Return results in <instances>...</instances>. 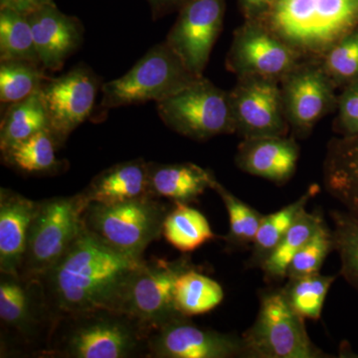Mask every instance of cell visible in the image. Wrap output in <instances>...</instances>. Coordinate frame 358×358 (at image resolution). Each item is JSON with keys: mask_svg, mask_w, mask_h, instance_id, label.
I'll list each match as a JSON object with an SVG mask.
<instances>
[{"mask_svg": "<svg viewBox=\"0 0 358 358\" xmlns=\"http://www.w3.org/2000/svg\"><path fill=\"white\" fill-rule=\"evenodd\" d=\"M280 83L287 121L299 136H307L338 106L336 85L320 61H301Z\"/></svg>", "mask_w": 358, "mask_h": 358, "instance_id": "13", "label": "cell"}, {"mask_svg": "<svg viewBox=\"0 0 358 358\" xmlns=\"http://www.w3.org/2000/svg\"><path fill=\"white\" fill-rule=\"evenodd\" d=\"M324 222V220L319 212L310 213L303 209L279 245L261 265L266 279L275 281L286 278L289 263L294 255Z\"/></svg>", "mask_w": 358, "mask_h": 358, "instance_id": "27", "label": "cell"}, {"mask_svg": "<svg viewBox=\"0 0 358 358\" xmlns=\"http://www.w3.org/2000/svg\"><path fill=\"white\" fill-rule=\"evenodd\" d=\"M148 357L152 358L244 357L243 341L195 326L189 317L171 320L150 334Z\"/></svg>", "mask_w": 358, "mask_h": 358, "instance_id": "16", "label": "cell"}, {"mask_svg": "<svg viewBox=\"0 0 358 358\" xmlns=\"http://www.w3.org/2000/svg\"><path fill=\"white\" fill-rule=\"evenodd\" d=\"M102 82L95 72L85 64L69 72L48 78L40 89L50 131L64 145L70 134L93 114L96 95Z\"/></svg>", "mask_w": 358, "mask_h": 358, "instance_id": "12", "label": "cell"}, {"mask_svg": "<svg viewBox=\"0 0 358 358\" xmlns=\"http://www.w3.org/2000/svg\"><path fill=\"white\" fill-rule=\"evenodd\" d=\"M157 110L167 128L192 140L206 141L235 133L229 92L204 76L157 103Z\"/></svg>", "mask_w": 358, "mask_h": 358, "instance_id": "9", "label": "cell"}, {"mask_svg": "<svg viewBox=\"0 0 358 358\" xmlns=\"http://www.w3.org/2000/svg\"><path fill=\"white\" fill-rule=\"evenodd\" d=\"M229 93L235 133L243 140L284 136L288 133L279 81L262 77L238 78L236 86Z\"/></svg>", "mask_w": 358, "mask_h": 358, "instance_id": "14", "label": "cell"}, {"mask_svg": "<svg viewBox=\"0 0 358 358\" xmlns=\"http://www.w3.org/2000/svg\"><path fill=\"white\" fill-rule=\"evenodd\" d=\"M299 157L300 148L294 138L263 136L244 138L235 162L244 173L284 185L294 176Z\"/></svg>", "mask_w": 358, "mask_h": 358, "instance_id": "18", "label": "cell"}, {"mask_svg": "<svg viewBox=\"0 0 358 358\" xmlns=\"http://www.w3.org/2000/svg\"><path fill=\"white\" fill-rule=\"evenodd\" d=\"M38 201L0 188V274L20 275Z\"/></svg>", "mask_w": 358, "mask_h": 358, "instance_id": "19", "label": "cell"}, {"mask_svg": "<svg viewBox=\"0 0 358 358\" xmlns=\"http://www.w3.org/2000/svg\"><path fill=\"white\" fill-rule=\"evenodd\" d=\"M334 251L341 259V274L358 292V217L348 211L331 212Z\"/></svg>", "mask_w": 358, "mask_h": 358, "instance_id": "33", "label": "cell"}, {"mask_svg": "<svg viewBox=\"0 0 358 358\" xmlns=\"http://www.w3.org/2000/svg\"><path fill=\"white\" fill-rule=\"evenodd\" d=\"M87 207L80 192L38 201L20 275L39 279L67 253L85 229Z\"/></svg>", "mask_w": 358, "mask_h": 358, "instance_id": "6", "label": "cell"}, {"mask_svg": "<svg viewBox=\"0 0 358 358\" xmlns=\"http://www.w3.org/2000/svg\"><path fill=\"white\" fill-rule=\"evenodd\" d=\"M324 183L329 195L358 217V134L329 141Z\"/></svg>", "mask_w": 358, "mask_h": 358, "instance_id": "21", "label": "cell"}, {"mask_svg": "<svg viewBox=\"0 0 358 358\" xmlns=\"http://www.w3.org/2000/svg\"><path fill=\"white\" fill-rule=\"evenodd\" d=\"M13 60L42 66L27 16L0 8V62Z\"/></svg>", "mask_w": 358, "mask_h": 358, "instance_id": "29", "label": "cell"}, {"mask_svg": "<svg viewBox=\"0 0 358 358\" xmlns=\"http://www.w3.org/2000/svg\"><path fill=\"white\" fill-rule=\"evenodd\" d=\"M41 65L26 61L0 62V103L1 110L20 102L41 89L48 79Z\"/></svg>", "mask_w": 358, "mask_h": 358, "instance_id": "30", "label": "cell"}, {"mask_svg": "<svg viewBox=\"0 0 358 358\" xmlns=\"http://www.w3.org/2000/svg\"><path fill=\"white\" fill-rule=\"evenodd\" d=\"M215 181L211 171L192 162L166 164L150 162V194L173 203L195 201L207 189H212Z\"/></svg>", "mask_w": 358, "mask_h": 358, "instance_id": "22", "label": "cell"}, {"mask_svg": "<svg viewBox=\"0 0 358 358\" xmlns=\"http://www.w3.org/2000/svg\"><path fill=\"white\" fill-rule=\"evenodd\" d=\"M40 62L46 71L62 69L66 61L84 42V25L76 16L68 15L55 3L27 16Z\"/></svg>", "mask_w": 358, "mask_h": 358, "instance_id": "17", "label": "cell"}, {"mask_svg": "<svg viewBox=\"0 0 358 358\" xmlns=\"http://www.w3.org/2000/svg\"><path fill=\"white\" fill-rule=\"evenodd\" d=\"M336 279V275H324L320 273L305 275L289 280L282 292L294 312L303 319L317 320L322 315L327 293Z\"/></svg>", "mask_w": 358, "mask_h": 358, "instance_id": "31", "label": "cell"}, {"mask_svg": "<svg viewBox=\"0 0 358 358\" xmlns=\"http://www.w3.org/2000/svg\"><path fill=\"white\" fill-rule=\"evenodd\" d=\"M225 205L229 215V232L224 239L230 248H243L253 244L257 232L264 218V214L244 203L217 180L213 188Z\"/></svg>", "mask_w": 358, "mask_h": 358, "instance_id": "32", "label": "cell"}, {"mask_svg": "<svg viewBox=\"0 0 358 358\" xmlns=\"http://www.w3.org/2000/svg\"><path fill=\"white\" fill-rule=\"evenodd\" d=\"M274 0H241L247 20H258L262 18L272 6Z\"/></svg>", "mask_w": 358, "mask_h": 358, "instance_id": "39", "label": "cell"}, {"mask_svg": "<svg viewBox=\"0 0 358 358\" xmlns=\"http://www.w3.org/2000/svg\"><path fill=\"white\" fill-rule=\"evenodd\" d=\"M303 322L282 289L265 292L255 322L242 336L244 357H326L310 341Z\"/></svg>", "mask_w": 358, "mask_h": 358, "instance_id": "7", "label": "cell"}, {"mask_svg": "<svg viewBox=\"0 0 358 358\" xmlns=\"http://www.w3.org/2000/svg\"><path fill=\"white\" fill-rule=\"evenodd\" d=\"M303 59L259 20H247L234 33L227 69L242 77L281 82Z\"/></svg>", "mask_w": 358, "mask_h": 358, "instance_id": "11", "label": "cell"}, {"mask_svg": "<svg viewBox=\"0 0 358 358\" xmlns=\"http://www.w3.org/2000/svg\"><path fill=\"white\" fill-rule=\"evenodd\" d=\"M200 78L164 40L152 47L126 74L103 83L101 110L162 102Z\"/></svg>", "mask_w": 358, "mask_h": 358, "instance_id": "4", "label": "cell"}, {"mask_svg": "<svg viewBox=\"0 0 358 358\" xmlns=\"http://www.w3.org/2000/svg\"><path fill=\"white\" fill-rule=\"evenodd\" d=\"M152 10L154 20H159L167 14L179 10L188 0H147Z\"/></svg>", "mask_w": 358, "mask_h": 358, "instance_id": "38", "label": "cell"}, {"mask_svg": "<svg viewBox=\"0 0 358 358\" xmlns=\"http://www.w3.org/2000/svg\"><path fill=\"white\" fill-rule=\"evenodd\" d=\"M169 211L164 202L152 195L117 204L90 203L84 226L110 248L143 260L145 249L162 236Z\"/></svg>", "mask_w": 358, "mask_h": 358, "instance_id": "5", "label": "cell"}, {"mask_svg": "<svg viewBox=\"0 0 358 358\" xmlns=\"http://www.w3.org/2000/svg\"><path fill=\"white\" fill-rule=\"evenodd\" d=\"M224 0H188L167 34L166 43L197 76H203L222 29Z\"/></svg>", "mask_w": 358, "mask_h": 358, "instance_id": "15", "label": "cell"}, {"mask_svg": "<svg viewBox=\"0 0 358 358\" xmlns=\"http://www.w3.org/2000/svg\"><path fill=\"white\" fill-rule=\"evenodd\" d=\"M80 193L88 205L117 204L152 195L150 162L136 159L114 164L96 174Z\"/></svg>", "mask_w": 358, "mask_h": 358, "instance_id": "20", "label": "cell"}, {"mask_svg": "<svg viewBox=\"0 0 358 358\" xmlns=\"http://www.w3.org/2000/svg\"><path fill=\"white\" fill-rule=\"evenodd\" d=\"M189 256L174 261L143 260L129 278L117 310L126 313L155 331L171 320L185 317L176 303V284L179 275L193 267Z\"/></svg>", "mask_w": 358, "mask_h": 358, "instance_id": "8", "label": "cell"}, {"mask_svg": "<svg viewBox=\"0 0 358 358\" xmlns=\"http://www.w3.org/2000/svg\"><path fill=\"white\" fill-rule=\"evenodd\" d=\"M0 124V150L20 143L35 134L50 129L40 90L25 100L7 106Z\"/></svg>", "mask_w": 358, "mask_h": 358, "instance_id": "24", "label": "cell"}, {"mask_svg": "<svg viewBox=\"0 0 358 358\" xmlns=\"http://www.w3.org/2000/svg\"><path fill=\"white\" fill-rule=\"evenodd\" d=\"M152 333L121 310H89L59 319L44 353L66 358L148 357Z\"/></svg>", "mask_w": 358, "mask_h": 358, "instance_id": "3", "label": "cell"}, {"mask_svg": "<svg viewBox=\"0 0 358 358\" xmlns=\"http://www.w3.org/2000/svg\"><path fill=\"white\" fill-rule=\"evenodd\" d=\"M174 296L178 312L190 317L217 308L223 301L224 291L217 281L201 274L193 266L179 275Z\"/></svg>", "mask_w": 358, "mask_h": 358, "instance_id": "26", "label": "cell"}, {"mask_svg": "<svg viewBox=\"0 0 358 358\" xmlns=\"http://www.w3.org/2000/svg\"><path fill=\"white\" fill-rule=\"evenodd\" d=\"M61 147L50 129H45L2 150L1 160L6 166L25 176H55L64 171L66 164L56 155Z\"/></svg>", "mask_w": 358, "mask_h": 358, "instance_id": "23", "label": "cell"}, {"mask_svg": "<svg viewBox=\"0 0 358 358\" xmlns=\"http://www.w3.org/2000/svg\"><path fill=\"white\" fill-rule=\"evenodd\" d=\"M331 251H334L333 230L324 222L294 255L289 263L287 278L289 280L298 279L320 273L322 264Z\"/></svg>", "mask_w": 358, "mask_h": 358, "instance_id": "34", "label": "cell"}, {"mask_svg": "<svg viewBox=\"0 0 358 358\" xmlns=\"http://www.w3.org/2000/svg\"><path fill=\"white\" fill-rule=\"evenodd\" d=\"M258 20L303 60L320 61L358 29V0H274Z\"/></svg>", "mask_w": 358, "mask_h": 358, "instance_id": "2", "label": "cell"}, {"mask_svg": "<svg viewBox=\"0 0 358 358\" xmlns=\"http://www.w3.org/2000/svg\"><path fill=\"white\" fill-rule=\"evenodd\" d=\"M55 3L54 0H0V8L11 9L28 16L42 7Z\"/></svg>", "mask_w": 358, "mask_h": 358, "instance_id": "37", "label": "cell"}, {"mask_svg": "<svg viewBox=\"0 0 358 358\" xmlns=\"http://www.w3.org/2000/svg\"><path fill=\"white\" fill-rule=\"evenodd\" d=\"M336 131L341 136L358 134V80L345 86L338 98Z\"/></svg>", "mask_w": 358, "mask_h": 358, "instance_id": "36", "label": "cell"}, {"mask_svg": "<svg viewBox=\"0 0 358 358\" xmlns=\"http://www.w3.org/2000/svg\"><path fill=\"white\" fill-rule=\"evenodd\" d=\"M143 261L115 251L84 229L39 280L58 322L89 310H117L129 278Z\"/></svg>", "mask_w": 358, "mask_h": 358, "instance_id": "1", "label": "cell"}, {"mask_svg": "<svg viewBox=\"0 0 358 358\" xmlns=\"http://www.w3.org/2000/svg\"><path fill=\"white\" fill-rule=\"evenodd\" d=\"M0 320L6 331L27 345L49 343L57 324L39 279L0 275Z\"/></svg>", "mask_w": 358, "mask_h": 358, "instance_id": "10", "label": "cell"}, {"mask_svg": "<svg viewBox=\"0 0 358 358\" xmlns=\"http://www.w3.org/2000/svg\"><path fill=\"white\" fill-rule=\"evenodd\" d=\"M319 192V186L308 188L301 199L287 205L281 210L264 216L262 223L257 232L253 242L251 264L253 266L262 265L264 261L272 254L275 247L285 236L289 227L293 225L301 211L306 209L308 202Z\"/></svg>", "mask_w": 358, "mask_h": 358, "instance_id": "28", "label": "cell"}, {"mask_svg": "<svg viewBox=\"0 0 358 358\" xmlns=\"http://www.w3.org/2000/svg\"><path fill=\"white\" fill-rule=\"evenodd\" d=\"M162 236L181 253H192L215 238L203 214L188 204L174 203L164 219Z\"/></svg>", "mask_w": 358, "mask_h": 358, "instance_id": "25", "label": "cell"}, {"mask_svg": "<svg viewBox=\"0 0 358 358\" xmlns=\"http://www.w3.org/2000/svg\"><path fill=\"white\" fill-rule=\"evenodd\" d=\"M327 76L336 86L358 80V29L334 45L320 60Z\"/></svg>", "mask_w": 358, "mask_h": 358, "instance_id": "35", "label": "cell"}]
</instances>
